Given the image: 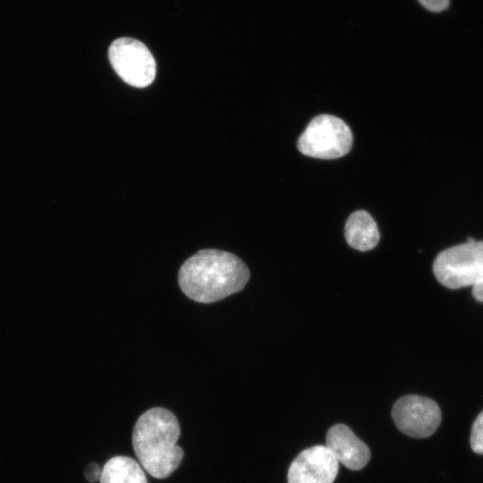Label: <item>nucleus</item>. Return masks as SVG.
<instances>
[{"label":"nucleus","mask_w":483,"mask_h":483,"mask_svg":"<svg viewBox=\"0 0 483 483\" xmlns=\"http://www.w3.org/2000/svg\"><path fill=\"white\" fill-rule=\"evenodd\" d=\"M250 271L237 256L219 250H201L189 258L179 270L178 281L190 299L211 303L241 291Z\"/></svg>","instance_id":"f257e3e1"},{"label":"nucleus","mask_w":483,"mask_h":483,"mask_svg":"<svg viewBox=\"0 0 483 483\" xmlns=\"http://www.w3.org/2000/svg\"><path fill=\"white\" fill-rule=\"evenodd\" d=\"M180 434L175 415L164 408H152L136 421L133 450L140 465L152 477L167 478L181 464L184 453L177 445Z\"/></svg>","instance_id":"f03ea898"},{"label":"nucleus","mask_w":483,"mask_h":483,"mask_svg":"<svg viewBox=\"0 0 483 483\" xmlns=\"http://www.w3.org/2000/svg\"><path fill=\"white\" fill-rule=\"evenodd\" d=\"M438 282L450 289L483 282V241L464 242L441 251L433 264Z\"/></svg>","instance_id":"7ed1b4c3"},{"label":"nucleus","mask_w":483,"mask_h":483,"mask_svg":"<svg viewBox=\"0 0 483 483\" xmlns=\"http://www.w3.org/2000/svg\"><path fill=\"white\" fill-rule=\"evenodd\" d=\"M352 146L351 129L342 119L331 114L313 118L297 142L301 154L319 159L341 157Z\"/></svg>","instance_id":"20e7f679"},{"label":"nucleus","mask_w":483,"mask_h":483,"mask_svg":"<svg viewBox=\"0 0 483 483\" xmlns=\"http://www.w3.org/2000/svg\"><path fill=\"white\" fill-rule=\"evenodd\" d=\"M108 57L115 72L131 86L144 88L155 79V59L148 48L137 39H115L109 47Z\"/></svg>","instance_id":"39448f33"},{"label":"nucleus","mask_w":483,"mask_h":483,"mask_svg":"<svg viewBox=\"0 0 483 483\" xmlns=\"http://www.w3.org/2000/svg\"><path fill=\"white\" fill-rule=\"evenodd\" d=\"M392 418L403 434L416 438L431 436L441 422V411L433 400L416 394L398 399L392 410Z\"/></svg>","instance_id":"423d86ee"},{"label":"nucleus","mask_w":483,"mask_h":483,"mask_svg":"<svg viewBox=\"0 0 483 483\" xmlns=\"http://www.w3.org/2000/svg\"><path fill=\"white\" fill-rule=\"evenodd\" d=\"M339 462L326 445H314L301 452L292 462L288 483H333Z\"/></svg>","instance_id":"0eeeda50"},{"label":"nucleus","mask_w":483,"mask_h":483,"mask_svg":"<svg viewBox=\"0 0 483 483\" xmlns=\"http://www.w3.org/2000/svg\"><path fill=\"white\" fill-rule=\"evenodd\" d=\"M326 446L338 462L352 470H361L370 459L368 445L343 424H336L329 428L326 436Z\"/></svg>","instance_id":"6e6552de"},{"label":"nucleus","mask_w":483,"mask_h":483,"mask_svg":"<svg viewBox=\"0 0 483 483\" xmlns=\"http://www.w3.org/2000/svg\"><path fill=\"white\" fill-rule=\"evenodd\" d=\"M344 235L348 244L360 251L375 248L380 237L377 223L364 210L355 211L349 216L345 224Z\"/></svg>","instance_id":"1a4fd4ad"},{"label":"nucleus","mask_w":483,"mask_h":483,"mask_svg":"<svg viewBox=\"0 0 483 483\" xmlns=\"http://www.w3.org/2000/svg\"><path fill=\"white\" fill-rule=\"evenodd\" d=\"M100 483H148L140 464L127 456H114L102 468Z\"/></svg>","instance_id":"9d476101"},{"label":"nucleus","mask_w":483,"mask_h":483,"mask_svg":"<svg viewBox=\"0 0 483 483\" xmlns=\"http://www.w3.org/2000/svg\"><path fill=\"white\" fill-rule=\"evenodd\" d=\"M471 449L479 454H483V411L476 418L470 434Z\"/></svg>","instance_id":"9b49d317"},{"label":"nucleus","mask_w":483,"mask_h":483,"mask_svg":"<svg viewBox=\"0 0 483 483\" xmlns=\"http://www.w3.org/2000/svg\"><path fill=\"white\" fill-rule=\"evenodd\" d=\"M427 10L431 12H441L445 10L450 0H418Z\"/></svg>","instance_id":"f8f14e48"},{"label":"nucleus","mask_w":483,"mask_h":483,"mask_svg":"<svg viewBox=\"0 0 483 483\" xmlns=\"http://www.w3.org/2000/svg\"><path fill=\"white\" fill-rule=\"evenodd\" d=\"M102 469L96 462L89 463L85 470V478L89 482H97L100 480Z\"/></svg>","instance_id":"ddd939ff"},{"label":"nucleus","mask_w":483,"mask_h":483,"mask_svg":"<svg viewBox=\"0 0 483 483\" xmlns=\"http://www.w3.org/2000/svg\"><path fill=\"white\" fill-rule=\"evenodd\" d=\"M472 295L477 301L483 302V282L472 287Z\"/></svg>","instance_id":"4468645a"},{"label":"nucleus","mask_w":483,"mask_h":483,"mask_svg":"<svg viewBox=\"0 0 483 483\" xmlns=\"http://www.w3.org/2000/svg\"><path fill=\"white\" fill-rule=\"evenodd\" d=\"M466 242H476V240L474 238H472V237H468Z\"/></svg>","instance_id":"2eb2a0df"}]
</instances>
